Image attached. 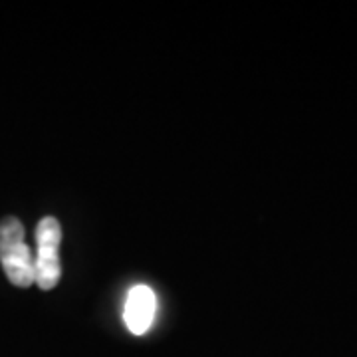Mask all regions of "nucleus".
I'll return each instance as SVG.
<instances>
[{
	"mask_svg": "<svg viewBox=\"0 0 357 357\" xmlns=\"http://www.w3.org/2000/svg\"><path fill=\"white\" fill-rule=\"evenodd\" d=\"M0 264L14 286L34 284V256L24 241V225L16 217L0 220Z\"/></svg>",
	"mask_w": 357,
	"mask_h": 357,
	"instance_id": "f257e3e1",
	"label": "nucleus"
},
{
	"mask_svg": "<svg viewBox=\"0 0 357 357\" xmlns=\"http://www.w3.org/2000/svg\"><path fill=\"white\" fill-rule=\"evenodd\" d=\"M38 252L34 258V282L40 290H52L58 286L62 276L60 264V244H62V227L58 218H42L34 232Z\"/></svg>",
	"mask_w": 357,
	"mask_h": 357,
	"instance_id": "f03ea898",
	"label": "nucleus"
},
{
	"mask_svg": "<svg viewBox=\"0 0 357 357\" xmlns=\"http://www.w3.org/2000/svg\"><path fill=\"white\" fill-rule=\"evenodd\" d=\"M157 310L153 290L149 286H133L128 294V302L123 310L126 326L133 335H143L151 330Z\"/></svg>",
	"mask_w": 357,
	"mask_h": 357,
	"instance_id": "7ed1b4c3",
	"label": "nucleus"
}]
</instances>
